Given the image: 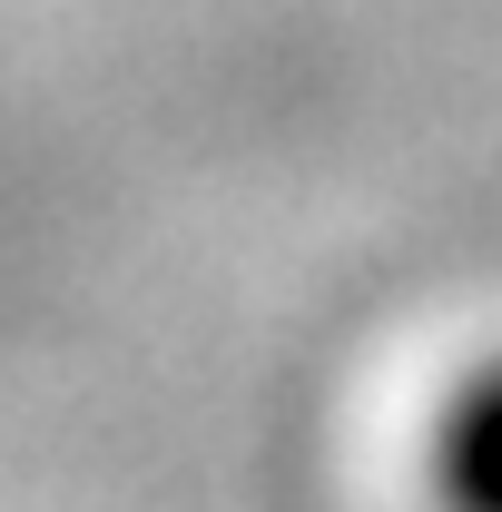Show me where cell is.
Returning <instances> with one entry per match:
<instances>
[{
  "label": "cell",
  "instance_id": "cell-1",
  "mask_svg": "<svg viewBox=\"0 0 502 512\" xmlns=\"http://www.w3.org/2000/svg\"><path fill=\"white\" fill-rule=\"evenodd\" d=\"M434 503L443 512H502V365L453 384L434 424Z\"/></svg>",
  "mask_w": 502,
  "mask_h": 512
}]
</instances>
